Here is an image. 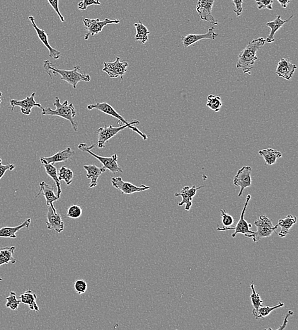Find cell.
Masks as SVG:
<instances>
[{
  "mask_svg": "<svg viewBox=\"0 0 298 330\" xmlns=\"http://www.w3.org/2000/svg\"><path fill=\"white\" fill-rule=\"evenodd\" d=\"M203 187V186L198 187V188H197L195 186H193L192 187H184L182 190L179 192V193L175 194L176 197H181L183 199L182 201L178 203V206H181L185 205V210H190L191 206L193 205V198L197 194V191L202 188Z\"/></svg>",
  "mask_w": 298,
  "mask_h": 330,
  "instance_id": "obj_15",
  "label": "cell"
},
{
  "mask_svg": "<svg viewBox=\"0 0 298 330\" xmlns=\"http://www.w3.org/2000/svg\"><path fill=\"white\" fill-rule=\"evenodd\" d=\"M281 7L283 9H286L288 5L289 4L290 0H277Z\"/></svg>",
  "mask_w": 298,
  "mask_h": 330,
  "instance_id": "obj_45",
  "label": "cell"
},
{
  "mask_svg": "<svg viewBox=\"0 0 298 330\" xmlns=\"http://www.w3.org/2000/svg\"><path fill=\"white\" fill-rule=\"evenodd\" d=\"M47 218V220L46 224H47L48 230H54L57 234H59L64 230V223L63 222L61 216L57 212L55 213L50 206H48Z\"/></svg>",
  "mask_w": 298,
  "mask_h": 330,
  "instance_id": "obj_17",
  "label": "cell"
},
{
  "mask_svg": "<svg viewBox=\"0 0 298 330\" xmlns=\"http://www.w3.org/2000/svg\"><path fill=\"white\" fill-rule=\"evenodd\" d=\"M82 208L79 205H73L70 206L67 211V216L72 219H77L81 217L82 215Z\"/></svg>",
  "mask_w": 298,
  "mask_h": 330,
  "instance_id": "obj_36",
  "label": "cell"
},
{
  "mask_svg": "<svg viewBox=\"0 0 298 330\" xmlns=\"http://www.w3.org/2000/svg\"><path fill=\"white\" fill-rule=\"evenodd\" d=\"M15 250V246L0 248V266L9 263L14 264L18 262L13 257Z\"/></svg>",
  "mask_w": 298,
  "mask_h": 330,
  "instance_id": "obj_27",
  "label": "cell"
},
{
  "mask_svg": "<svg viewBox=\"0 0 298 330\" xmlns=\"http://www.w3.org/2000/svg\"><path fill=\"white\" fill-rule=\"evenodd\" d=\"M111 183L114 188L118 189L122 194L124 195H132L135 193H140L150 189V187L145 185L136 186L134 184L128 183V182L123 181L121 177H113L111 179Z\"/></svg>",
  "mask_w": 298,
  "mask_h": 330,
  "instance_id": "obj_11",
  "label": "cell"
},
{
  "mask_svg": "<svg viewBox=\"0 0 298 330\" xmlns=\"http://www.w3.org/2000/svg\"><path fill=\"white\" fill-rule=\"evenodd\" d=\"M74 155V151L71 148L67 147L66 149L57 152L52 156L43 157L48 163L54 164L56 162H65L71 158Z\"/></svg>",
  "mask_w": 298,
  "mask_h": 330,
  "instance_id": "obj_26",
  "label": "cell"
},
{
  "mask_svg": "<svg viewBox=\"0 0 298 330\" xmlns=\"http://www.w3.org/2000/svg\"><path fill=\"white\" fill-rule=\"evenodd\" d=\"M3 96V93L2 92H0V108H1V103H2V97Z\"/></svg>",
  "mask_w": 298,
  "mask_h": 330,
  "instance_id": "obj_46",
  "label": "cell"
},
{
  "mask_svg": "<svg viewBox=\"0 0 298 330\" xmlns=\"http://www.w3.org/2000/svg\"><path fill=\"white\" fill-rule=\"evenodd\" d=\"M294 314V312L291 311V310H289L288 312L287 313L286 315H285L284 320H283V323L281 325L280 327H278V328L275 329V330H279V329H283L285 328V327L287 326V322H288V318H289V317L290 316V315H292Z\"/></svg>",
  "mask_w": 298,
  "mask_h": 330,
  "instance_id": "obj_44",
  "label": "cell"
},
{
  "mask_svg": "<svg viewBox=\"0 0 298 330\" xmlns=\"http://www.w3.org/2000/svg\"><path fill=\"white\" fill-rule=\"evenodd\" d=\"M253 169L251 167L244 166L239 170L234 177V184L235 186H239L241 190L239 191L238 197H241L242 193L246 188L252 186L251 172Z\"/></svg>",
  "mask_w": 298,
  "mask_h": 330,
  "instance_id": "obj_12",
  "label": "cell"
},
{
  "mask_svg": "<svg viewBox=\"0 0 298 330\" xmlns=\"http://www.w3.org/2000/svg\"><path fill=\"white\" fill-rule=\"evenodd\" d=\"M215 0H198L197 12L201 20L209 22L212 25H217L218 22L212 14Z\"/></svg>",
  "mask_w": 298,
  "mask_h": 330,
  "instance_id": "obj_13",
  "label": "cell"
},
{
  "mask_svg": "<svg viewBox=\"0 0 298 330\" xmlns=\"http://www.w3.org/2000/svg\"><path fill=\"white\" fill-rule=\"evenodd\" d=\"M265 39L262 37L252 40L244 49L239 53L237 62V69H241L244 73L251 74L257 60L256 53L265 44Z\"/></svg>",
  "mask_w": 298,
  "mask_h": 330,
  "instance_id": "obj_1",
  "label": "cell"
},
{
  "mask_svg": "<svg viewBox=\"0 0 298 330\" xmlns=\"http://www.w3.org/2000/svg\"><path fill=\"white\" fill-rule=\"evenodd\" d=\"M48 3L50 4V6L52 7L53 9L54 10L55 12H56L57 16H59L60 21L64 22V17L62 15L61 13L59 11V0H47Z\"/></svg>",
  "mask_w": 298,
  "mask_h": 330,
  "instance_id": "obj_42",
  "label": "cell"
},
{
  "mask_svg": "<svg viewBox=\"0 0 298 330\" xmlns=\"http://www.w3.org/2000/svg\"><path fill=\"white\" fill-rule=\"evenodd\" d=\"M296 69V65L292 64L287 59H282L278 63L275 74L278 76L283 77V79L289 81L291 79Z\"/></svg>",
  "mask_w": 298,
  "mask_h": 330,
  "instance_id": "obj_20",
  "label": "cell"
},
{
  "mask_svg": "<svg viewBox=\"0 0 298 330\" xmlns=\"http://www.w3.org/2000/svg\"><path fill=\"white\" fill-rule=\"evenodd\" d=\"M96 146V144H94L91 145V146H88L84 143H81L79 145V149L82 151L88 152L91 156L95 157L97 159L100 161L101 163L103 165L104 168L108 170L113 174L116 173H123L122 168H121L119 164L118 163V156L117 154H115L110 157H104L99 156V155L94 153L92 151V149Z\"/></svg>",
  "mask_w": 298,
  "mask_h": 330,
  "instance_id": "obj_5",
  "label": "cell"
},
{
  "mask_svg": "<svg viewBox=\"0 0 298 330\" xmlns=\"http://www.w3.org/2000/svg\"><path fill=\"white\" fill-rule=\"evenodd\" d=\"M103 71L106 72L111 78H116L120 77L122 80L123 76L127 72V68L128 66V62H120V57H116L115 61L112 62L103 63Z\"/></svg>",
  "mask_w": 298,
  "mask_h": 330,
  "instance_id": "obj_9",
  "label": "cell"
},
{
  "mask_svg": "<svg viewBox=\"0 0 298 330\" xmlns=\"http://www.w3.org/2000/svg\"><path fill=\"white\" fill-rule=\"evenodd\" d=\"M43 67L47 74H49V72H51L54 74L55 76L57 74L60 75V79L62 81L68 82L74 89H77L79 82L91 81V78L90 75L82 73L80 65H76L72 70L60 69L54 66V65L49 60H45Z\"/></svg>",
  "mask_w": 298,
  "mask_h": 330,
  "instance_id": "obj_2",
  "label": "cell"
},
{
  "mask_svg": "<svg viewBox=\"0 0 298 330\" xmlns=\"http://www.w3.org/2000/svg\"><path fill=\"white\" fill-rule=\"evenodd\" d=\"M2 280H2V278H0V281H2Z\"/></svg>",
  "mask_w": 298,
  "mask_h": 330,
  "instance_id": "obj_47",
  "label": "cell"
},
{
  "mask_svg": "<svg viewBox=\"0 0 298 330\" xmlns=\"http://www.w3.org/2000/svg\"><path fill=\"white\" fill-rule=\"evenodd\" d=\"M233 3H234L236 8L234 9V12L236 13V16L239 17L241 15L242 13V11H243V7H242V5H243V0H232Z\"/></svg>",
  "mask_w": 298,
  "mask_h": 330,
  "instance_id": "obj_43",
  "label": "cell"
},
{
  "mask_svg": "<svg viewBox=\"0 0 298 330\" xmlns=\"http://www.w3.org/2000/svg\"><path fill=\"white\" fill-rule=\"evenodd\" d=\"M75 291L79 295L84 294L87 290V283L86 281L79 280L75 281L74 284Z\"/></svg>",
  "mask_w": 298,
  "mask_h": 330,
  "instance_id": "obj_39",
  "label": "cell"
},
{
  "mask_svg": "<svg viewBox=\"0 0 298 330\" xmlns=\"http://www.w3.org/2000/svg\"><path fill=\"white\" fill-rule=\"evenodd\" d=\"M134 27L136 30V35L135 36V40L139 41L141 44H145L148 41V35L150 34V31L140 21H139V23H135Z\"/></svg>",
  "mask_w": 298,
  "mask_h": 330,
  "instance_id": "obj_30",
  "label": "cell"
},
{
  "mask_svg": "<svg viewBox=\"0 0 298 330\" xmlns=\"http://www.w3.org/2000/svg\"><path fill=\"white\" fill-rule=\"evenodd\" d=\"M251 198V196L250 195H248V196H247L246 202H245L243 210L242 211L241 217H240L239 222H237L236 226H231L229 227H218L217 228V230H218V231H225V230H235V232L233 233L232 235V237H236L237 234H244L245 236L249 237V238H250L251 235L253 234L254 232L252 231V230H250L252 227V225L249 224V223L247 222L246 220H245L244 215L245 212H246L247 208H248V203L249 201H250Z\"/></svg>",
  "mask_w": 298,
  "mask_h": 330,
  "instance_id": "obj_7",
  "label": "cell"
},
{
  "mask_svg": "<svg viewBox=\"0 0 298 330\" xmlns=\"http://www.w3.org/2000/svg\"><path fill=\"white\" fill-rule=\"evenodd\" d=\"M31 218H28L21 224L16 227H4L0 229V237L16 239V233L23 228H29L31 224Z\"/></svg>",
  "mask_w": 298,
  "mask_h": 330,
  "instance_id": "obj_23",
  "label": "cell"
},
{
  "mask_svg": "<svg viewBox=\"0 0 298 330\" xmlns=\"http://www.w3.org/2000/svg\"><path fill=\"white\" fill-rule=\"evenodd\" d=\"M254 225L257 228L256 232L251 235L250 238L253 239L254 242H258L260 240L265 237H268L276 232V229L278 227V224L273 225L272 220L265 215H261L258 220L254 222Z\"/></svg>",
  "mask_w": 298,
  "mask_h": 330,
  "instance_id": "obj_6",
  "label": "cell"
},
{
  "mask_svg": "<svg viewBox=\"0 0 298 330\" xmlns=\"http://www.w3.org/2000/svg\"><path fill=\"white\" fill-rule=\"evenodd\" d=\"M36 298H37L36 295L31 290L26 291V292H24L20 296L21 303L28 305L31 310H35L36 312H39L40 310H39V307L36 304Z\"/></svg>",
  "mask_w": 298,
  "mask_h": 330,
  "instance_id": "obj_29",
  "label": "cell"
},
{
  "mask_svg": "<svg viewBox=\"0 0 298 330\" xmlns=\"http://www.w3.org/2000/svg\"><path fill=\"white\" fill-rule=\"evenodd\" d=\"M16 169V165L14 164H2V160L0 158V180L6 174L7 171H13Z\"/></svg>",
  "mask_w": 298,
  "mask_h": 330,
  "instance_id": "obj_41",
  "label": "cell"
},
{
  "mask_svg": "<svg viewBox=\"0 0 298 330\" xmlns=\"http://www.w3.org/2000/svg\"><path fill=\"white\" fill-rule=\"evenodd\" d=\"M214 27H211L209 29L207 32L204 34H200V35H195V34H190L182 37V43L183 47L185 48H188L191 45L195 44V43L198 42L202 40H214L216 36H219L218 34L214 33Z\"/></svg>",
  "mask_w": 298,
  "mask_h": 330,
  "instance_id": "obj_18",
  "label": "cell"
},
{
  "mask_svg": "<svg viewBox=\"0 0 298 330\" xmlns=\"http://www.w3.org/2000/svg\"><path fill=\"white\" fill-rule=\"evenodd\" d=\"M259 154L265 159V164L270 166L274 164L277 160L282 156V152L271 148L260 150Z\"/></svg>",
  "mask_w": 298,
  "mask_h": 330,
  "instance_id": "obj_28",
  "label": "cell"
},
{
  "mask_svg": "<svg viewBox=\"0 0 298 330\" xmlns=\"http://www.w3.org/2000/svg\"><path fill=\"white\" fill-rule=\"evenodd\" d=\"M221 212V215L222 218V223L225 227H229L233 226L234 224L235 220L232 216L227 214L225 210L221 209L220 210Z\"/></svg>",
  "mask_w": 298,
  "mask_h": 330,
  "instance_id": "obj_38",
  "label": "cell"
},
{
  "mask_svg": "<svg viewBox=\"0 0 298 330\" xmlns=\"http://www.w3.org/2000/svg\"><path fill=\"white\" fill-rule=\"evenodd\" d=\"M73 176V172L71 169H67L65 166H62L59 170L58 178H59L60 181H64L67 186H69L72 183Z\"/></svg>",
  "mask_w": 298,
  "mask_h": 330,
  "instance_id": "obj_33",
  "label": "cell"
},
{
  "mask_svg": "<svg viewBox=\"0 0 298 330\" xmlns=\"http://www.w3.org/2000/svg\"><path fill=\"white\" fill-rule=\"evenodd\" d=\"M84 168L87 171V178L91 179V183L89 184L90 188H96L98 186L99 177L106 171V169L104 167L101 168V167H97L95 164L84 165Z\"/></svg>",
  "mask_w": 298,
  "mask_h": 330,
  "instance_id": "obj_21",
  "label": "cell"
},
{
  "mask_svg": "<svg viewBox=\"0 0 298 330\" xmlns=\"http://www.w3.org/2000/svg\"><path fill=\"white\" fill-rule=\"evenodd\" d=\"M54 106L55 109L48 108L43 109L42 111V115L48 116H58L68 120L71 124L72 129L74 132H77L78 124L77 121L74 120V118L77 115L76 109H75L73 104L68 103V101H64V103H60V101L58 97H55Z\"/></svg>",
  "mask_w": 298,
  "mask_h": 330,
  "instance_id": "obj_3",
  "label": "cell"
},
{
  "mask_svg": "<svg viewBox=\"0 0 298 330\" xmlns=\"http://www.w3.org/2000/svg\"><path fill=\"white\" fill-rule=\"evenodd\" d=\"M35 92H33L30 96L26 97L25 99L21 101L12 99V100L10 101V104H11V111H13L14 109L16 107H19V108H21V113H23V115L26 116L30 115L32 109L35 108V107L40 108L43 111L44 108H43L40 104L36 103L35 101Z\"/></svg>",
  "mask_w": 298,
  "mask_h": 330,
  "instance_id": "obj_10",
  "label": "cell"
},
{
  "mask_svg": "<svg viewBox=\"0 0 298 330\" xmlns=\"http://www.w3.org/2000/svg\"><path fill=\"white\" fill-rule=\"evenodd\" d=\"M83 23L85 26V30L87 31V33L85 36V40L87 41L89 40V36H94L97 35L102 31L106 26L108 24H118L120 23V21L118 19H111L106 18L104 21H100L99 19H89L84 18L83 19Z\"/></svg>",
  "mask_w": 298,
  "mask_h": 330,
  "instance_id": "obj_8",
  "label": "cell"
},
{
  "mask_svg": "<svg viewBox=\"0 0 298 330\" xmlns=\"http://www.w3.org/2000/svg\"><path fill=\"white\" fill-rule=\"evenodd\" d=\"M99 0H82L78 4L77 8L80 11H86L88 7L91 6H101Z\"/></svg>",
  "mask_w": 298,
  "mask_h": 330,
  "instance_id": "obj_37",
  "label": "cell"
},
{
  "mask_svg": "<svg viewBox=\"0 0 298 330\" xmlns=\"http://www.w3.org/2000/svg\"><path fill=\"white\" fill-rule=\"evenodd\" d=\"M6 300L7 301L6 307L10 308L12 310H18L21 303V300L17 298L16 293L14 292H11L9 297L6 298Z\"/></svg>",
  "mask_w": 298,
  "mask_h": 330,
  "instance_id": "obj_35",
  "label": "cell"
},
{
  "mask_svg": "<svg viewBox=\"0 0 298 330\" xmlns=\"http://www.w3.org/2000/svg\"><path fill=\"white\" fill-rule=\"evenodd\" d=\"M40 161L42 162L43 167H44L46 174H47L50 178H52L53 180H54L55 185H56L57 187V196L58 198H60V195H61L62 190L61 188H60V181L57 176L56 167H55L54 164L48 163V162L46 161L44 158H43V157H40Z\"/></svg>",
  "mask_w": 298,
  "mask_h": 330,
  "instance_id": "obj_24",
  "label": "cell"
},
{
  "mask_svg": "<svg viewBox=\"0 0 298 330\" xmlns=\"http://www.w3.org/2000/svg\"><path fill=\"white\" fill-rule=\"evenodd\" d=\"M283 306H284V304L282 302H279L277 305H276L275 306L273 307L261 306L258 310V314H257L256 316L255 317L256 319H259L261 318H265V317L268 316V315L270 314V313L273 311V310Z\"/></svg>",
  "mask_w": 298,
  "mask_h": 330,
  "instance_id": "obj_34",
  "label": "cell"
},
{
  "mask_svg": "<svg viewBox=\"0 0 298 330\" xmlns=\"http://www.w3.org/2000/svg\"><path fill=\"white\" fill-rule=\"evenodd\" d=\"M87 108L88 110L98 109V111H101L102 113H105L106 115L112 116V117L116 118V120L119 121L120 123H123V125H128V124H129L130 122V121L126 120L125 119L123 118L122 116H121L112 106L107 103H105V102L101 103L89 104V105L87 106Z\"/></svg>",
  "mask_w": 298,
  "mask_h": 330,
  "instance_id": "obj_16",
  "label": "cell"
},
{
  "mask_svg": "<svg viewBox=\"0 0 298 330\" xmlns=\"http://www.w3.org/2000/svg\"><path fill=\"white\" fill-rule=\"evenodd\" d=\"M222 103L221 97L219 96H215V95H209L207 98V103L206 106L211 110L215 112H219L222 106Z\"/></svg>",
  "mask_w": 298,
  "mask_h": 330,
  "instance_id": "obj_32",
  "label": "cell"
},
{
  "mask_svg": "<svg viewBox=\"0 0 298 330\" xmlns=\"http://www.w3.org/2000/svg\"><path fill=\"white\" fill-rule=\"evenodd\" d=\"M259 10L273 9V0H255Z\"/></svg>",
  "mask_w": 298,
  "mask_h": 330,
  "instance_id": "obj_40",
  "label": "cell"
},
{
  "mask_svg": "<svg viewBox=\"0 0 298 330\" xmlns=\"http://www.w3.org/2000/svg\"><path fill=\"white\" fill-rule=\"evenodd\" d=\"M297 221V218L291 214L288 215L283 218H280L278 220V225L281 227V230L278 233V236L280 237H285L289 234V230Z\"/></svg>",
  "mask_w": 298,
  "mask_h": 330,
  "instance_id": "obj_25",
  "label": "cell"
},
{
  "mask_svg": "<svg viewBox=\"0 0 298 330\" xmlns=\"http://www.w3.org/2000/svg\"><path fill=\"white\" fill-rule=\"evenodd\" d=\"M28 19L31 22V24H32L33 28L35 29L38 38L40 39V40L42 41L43 45H44L46 48H47L48 51H49V57L52 58V59L55 60L59 59L61 53H60L59 51L52 48V46L50 45L49 42H48V35L46 33L45 31L41 30V29L39 28L38 27L36 26L35 19L33 16H29Z\"/></svg>",
  "mask_w": 298,
  "mask_h": 330,
  "instance_id": "obj_14",
  "label": "cell"
},
{
  "mask_svg": "<svg viewBox=\"0 0 298 330\" xmlns=\"http://www.w3.org/2000/svg\"><path fill=\"white\" fill-rule=\"evenodd\" d=\"M40 191L38 192V195L36 196V198L38 197L40 195L44 196L46 201V205L50 206L52 207V210H54L55 213H57L56 209H55L54 206V202L59 200L54 193V186H50L43 181L40 183Z\"/></svg>",
  "mask_w": 298,
  "mask_h": 330,
  "instance_id": "obj_19",
  "label": "cell"
},
{
  "mask_svg": "<svg viewBox=\"0 0 298 330\" xmlns=\"http://www.w3.org/2000/svg\"><path fill=\"white\" fill-rule=\"evenodd\" d=\"M251 288L252 290V294L251 295V300L252 305H253V315L256 316L258 314V310L260 307L262 306L263 301L261 300L260 295L257 293L254 289V284H251Z\"/></svg>",
  "mask_w": 298,
  "mask_h": 330,
  "instance_id": "obj_31",
  "label": "cell"
},
{
  "mask_svg": "<svg viewBox=\"0 0 298 330\" xmlns=\"http://www.w3.org/2000/svg\"><path fill=\"white\" fill-rule=\"evenodd\" d=\"M294 18V16H290V18L286 19V20H282L281 19V16H278L277 18L272 21L268 22L266 23V25L270 28L271 31L270 35L268 36V38L266 39V43H271L274 42L275 38L274 36L275 33L277 32L278 30H279L282 26L285 25V23H288L290 19Z\"/></svg>",
  "mask_w": 298,
  "mask_h": 330,
  "instance_id": "obj_22",
  "label": "cell"
},
{
  "mask_svg": "<svg viewBox=\"0 0 298 330\" xmlns=\"http://www.w3.org/2000/svg\"><path fill=\"white\" fill-rule=\"evenodd\" d=\"M140 121L136 120H133L130 121L129 124L128 125H123V126H120L119 127H113L112 125L109 126V127H100L98 128V130H97L98 132V147L99 149L101 148L105 147L106 142L108 140L112 139L113 137H115L118 133L121 132L123 130H125V128H130L132 130L134 131V132L137 133L138 135H139L140 137L142 138V139L144 140H146L147 139V135L145 133H142L141 131L138 129L137 127H134V125H139Z\"/></svg>",
  "mask_w": 298,
  "mask_h": 330,
  "instance_id": "obj_4",
  "label": "cell"
}]
</instances>
